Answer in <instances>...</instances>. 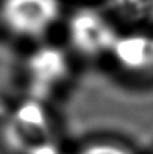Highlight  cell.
Instances as JSON below:
<instances>
[{
    "label": "cell",
    "mask_w": 153,
    "mask_h": 154,
    "mask_svg": "<svg viewBox=\"0 0 153 154\" xmlns=\"http://www.w3.org/2000/svg\"><path fill=\"white\" fill-rule=\"evenodd\" d=\"M111 55L124 70L143 74L153 70V35L120 33Z\"/></svg>",
    "instance_id": "5"
},
{
    "label": "cell",
    "mask_w": 153,
    "mask_h": 154,
    "mask_svg": "<svg viewBox=\"0 0 153 154\" xmlns=\"http://www.w3.org/2000/svg\"><path fill=\"white\" fill-rule=\"evenodd\" d=\"M119 36L112 22L95 8H79L68 20L70 43L84 56L111 55Z\"/></svg>",
    "instance_id": "3"
},
{
    "label": "cell",
    "mask_w": 153,
    "mask_h": 154,
    "mask_svg": "<svg viewBox=\"0 0 153 154\" xmlns=\"http://www.w3.org/2000/svg\"><path fill=\"white\" fill-rule=\"evenodd\" d=\"M69 59L61 48L42 45L35 48L26 61V75L33 100L41 101L67 80Z\"/></svg>",
    "instance_id": "4"
},
{
    "label": "cell",
    "mask_w": 153,
    "mask_h": 154,
    "mask_svg": "<svg viewBox=\"0 0 153 154\" xmlns=\"http://www.w3.org/2000/svg\"><path fill=\"white\" fill-rule=\"evenodd\" d=\"M72 154H136V152L120 140L93 139L79 145Z\"/></svg>",
    "instance_id": "6"
},
{
    "label": "cell",
    "mask_w": 153,
    "mask_h": 154,
    "mask_svg": "<svg viewBox=\"0 0 153 154\" xmlns=\"http://www.w3.org/2000/svg\"><path fill=\"white\" fill-rule=\"evenodd\" d=\"M42 101L30 100L14 109L4 129L7 144L19 154H36L52 145L48 122Z\"/></svg>",
    "instance_id": "2"
},
{
    "label": "cell",
    "mask_w": 153,
    "mask_h": 154,
    "mask_svg": "<svg viewBox=\"0 0 153 154\" xmlns=\"http://www.w3.org/2000/svg\"><path fill=\"white\" fill-rule=\"evenodd\" d=\"M61 9L60 0H2L0 19L15 36L40 38L58 23Z\"/></svg>",
    "instance_id": "1"
}]
</instances>
